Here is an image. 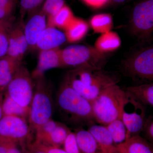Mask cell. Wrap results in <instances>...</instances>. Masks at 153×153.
<instances>
[{
    "label": "cell",
    "instance_id": "5",
    "mask_svg": "<svg viewBox=\"0 0 153 153\" xmlns=\"http://www.w3.org/2000/svg\"><path fill=\"white\" fill-rule=\"evenodd\" d=\"M61 57L64 67L86 68L102 70L106 63L104 53L95 47L73 44L61 49Z\"/></svg>",
    "mask_w": 153,
    "mask_h": 153
},
{
    "label": "cell",
    "instance_id": "10",
    "mask_svg": "<svg viewBox=\"0 0 153 153\" xmlns=\"http://www.w3.org/2000/svg\"><path fill=\"white\" fill-rule=\"evenodd\" d=\"M9 140L28 144L34 140V135L27 121L13 116H3L0 120V140Z\"/></svg>",
    "mask_w": 153,
    "mask_h": 153
},
{
    "label": "cell",
    "instance_id": "12",
    "mask_svg": "<svg viewBox=\"0 0 153 153\" xmlns=\"http://www.w3.org/2000/svg\"><path fill=\"white\" fill-rule=\"evenodd\" d=\"M64 68L61 49L60 48L39 51L38 62L36 68L31 73L33 79L44 75L46 71L52 68Z\"/></svg>",
    "mask_w": 153,
    "mask_h": 153
},
{
    "label": "cell",
    "instance_id": "18",
    "mask_svg": "<svg viewBox=\"0 0 153 153\" xmlns=\"http://www.w3.org/2000/svg\"><path fill=\"white\" fill-rule=\"evenodd\" d=\"M89 26L83 19L74 17L65 31L66 41L75 43L82 40L87 35Z\"/></svg>",
    "mask_w": 153,
    "mask_h": 153
},
{
    "label": "cell",
    "instance_id": "8",
    "mask_svg": "<svg viewBox=\"0 0 153 153\" xmlns=\"http://www.w3.org/2000/svg\"><path fill=\"white\" fill-rule=\"evenodd\" d=\"M125 91L126 97L122 109V117L127 131V140L141 132L146 119V109L142 103Z\"/></svg>",
    "mask_w": 153,
    "mask_h": 153
},
{
    "label": "cell",
    "instance_id": "1",
    "mask_svg": "<svg viewBox=\"0 0 153 153\" xmlns=\"http://www.w3.org/2000/svg\"><path fill=\"white\" fill-rule=\"evenodd\" d=\"M57 109L62 118L74 126L93 123L92 104L76 92L64 79L56 96Z\"/></svg>",
    "mask_w": 153,
    "mask_h": 153
},
{
    "label": "cell",
    "instance_id": "6",
    "mask_svg": "<svg viewBox=\"0 0 153 153\" xmlns=\"http://www.w3.org/2000/svg\"><path fill=\"white\" fill-rule=\"evenodd\" d=\"M123 73L134 79L153 80V48L150 46L135 52L124 60Z\"/></svg>",
    "mask_w": 153,
    "mask_h": 153
},
{
    "label": "cell",
    "instance_id": "9",
    "mask_svg": "<svg viewBox=\"0 0 153 153\" xmlns=\"http://www.w3.org/2000/svg\"><path fill=\"white\" fill-rule=\"evenodd\" d=\"M130 26L133 35L140 40L150 37L153 31V0H144L135 6Z\"/></svg>",
    "mask_w": 153,
    "mask_h": 153
},
{
    "label": "cell",
    "instance_id": "11",
    "mask_svg": "<svg viewBox=\"0 0 153 153\" xmlns=\"http://www.w3.org/2000/svg\"><path fill=\"white\" fill-rule=\"evenodd\" d=\"M22 22L13 24L10 30L7 54L9 57L20 61H22L25 53L29 49Z\"/></svg>",
    "mask_w": 153,
    "mask_h": 153
},
{
    "label": "cell",
    "instance_id": "35",
    "mask_svg": "<svg viewBox=\"0 0 153 153\" xmlns=\"http://www.w3.org/2000/svg\"><path fill=\"white\" fill-rule=\"evenodd\" d=\"M87 5L94 8H99L102 7L109 1V0H82Z\"/></svg>",
    "mask_w": 153,
    "mask_h": 153
},
{
    "label": "cell",
    "instance_id": "15",
    "mask_svg": "<svg viewBox=\"0 0 153 153\" xmlns=\"http://www.w3.org/2000/svg\"><path fill=\"white\" fill-rule=\"evenodd\" d=\"M88 131L94 137L105 152L117 153V146L115 143L106 126L91 124Z\"/></svg>",
    "mask_w": 153,
    "mask_h": 153
},
{
    "label": "cell",
    "instance_id": "39",
    "mask_svg": "<svg viewBox=\"0 0 153 153\" xmlns=\"http://www.w3.org/2000/svg\"><path fill=\"white\" fill-rule=\"evenodd\" d=\"M3 114L2 109V103L0 102V120L3 117Z\"/></svg>",
    "mask_w": 153,
    "mask_h": 153
},
{
    "label": "cell",
    "instance_id": "32",
    "mask_svg": "<svg viewBox=\"0 0 153 153\" xmlns=\"http://www.w3.org/2000/svg\"><path fill=\"white\" fill-rule=\"evenodd\" d=\"M62 148L67 153H81L77 145L75 133L71 131L66 137Z\"/></svg>",
    "mask_w": 153,
    "mask_h": 153
},
{
    "label": "cell",
    "instance_id": "36",
    "mask_svg": "<svg viewBox=\"0 0 153 153\" xmlns=\"http://www.w3.org/2000/svg\"><path fill=\"white\" fill-rule=\"evenodd\" d=\"M28 149H29V150H28V153H45L44 152H41V151L31 149V148H29V147H28Z\"/></svg>",
    "mask_w": 153,
    "mask_h": 153
},
{
    "label": "cell",
    "instance_id": "23",
    "mask_svg": "<svg viewBox=\"0 0 153 153\" xmlns=\"http://www.w3.org/2000/svg\"><path fill=\"white\" fill-rule=\"evenodd\" d=\"M74 17L71 9L65 4L52 18L47 19V27L65 30Z\"/></svg>",
    "mask_w": 153,
    "mask_h": 153
},
{
    "label": "cell",
    "instance_id": "28",
    "mask_svg": "<svg viewBox=\"0 0 153 153\" xmlns=\"http://www.w3.org/2000/svg\"><path fill=\"white\" fill-rule=\"evenodd\" d=\"M28 144L9 140H0V153H28Z\"/></svg>",
    "mask_w": 153,
    "mask_h": 153
},
{
    "label": "cell",
    "instance_id": "4",
    "mask_svg": "<svg viewBox=\"0 0 153 153\" xmlns=\"http://www.w3.org/2000/svg\"><path fill=\"white\" fill-rule=\"evenodd\" d=\"M126 92L117 84L107 87L91 102L94 120L106 126L122 113Z\"/></svg>",
    "mask_w": 153,
    "mask_h": 153
},
{
    "label": "cell",
    "instance_id": "37",
    "mask_svg": "<svg viewBox=\"0 0 153 153\" xmlns=\"http://www.w3.org/2000/svg\"><path fill=\"white\" fill-rule=\"evenodd\" d=\"M118 149V151L117 153H127L124 150V149L120 145L117 146Z\"/></svg>",
    "mask_w": 153,
    "mask_h": 153
},
{
    "label": "cell",
    "instance_id": "17",
    "mask_svg": "<svg viewBox=\"0 0 153 153\" xmlns=\"http://www.w3.org/2000/svg\"><path fill=\"white\" fill-rule=\"evenodd\" d=\"M74 133L81 153H105L88 130L79 127Z\"/></svg>",
    "mask_w": 153,
    "mask_h": 153
},
{
    "label": "cell",
    "instance_id": "31",
    "mask_svg": "<svg viewBox=\"0 0 153 153\" xmlns=\"http://www.w3.org/2000/svg\"><path fill=\"white\" fill-rule=\"evenodd\" d=\"M17 0H0V21L13 17Z\"/></svg>",
    "mask_w": 153,
    "mask_h": 153
},
{
    "label": "cell",
    "instance_id": "21",
    "mask_svg": "<svg viewBox=\"0 0 153 153\" xmlns=\"http://www.w3.org/2000/svg\"><path fill=\"white\" fill-rule=\"evenodd\" d=\"M125 91L130 94L145 106L153 107V83H144L129 86L126 88Z\"/></svg>",
    "mask_w": 153,
    "mask_h": 153
},
{
    "label": "cell",
    "instance_id": "29",
    "mask_svg": "<svg viewBox=\"0 0 153 153\" xmlns=\"http://www.w3.org/2000/svg\"><path fill=\"white\" fill-rule=\"evenodd\" d=\"M45 0H20V14L22 19L27 14L30 15L41 10Z\"/></svg>",
    "mask_w": 153,
    "mask_h": 153
},
{
    "label": "cell",
    "instance_id": "7",
    "mask_svg": "<svg viewBox=\"0 0 153 153\" xmlns=\"http://www.w3.org/2000/svg\"><path fill=\"white\" fill-rule=\"evenodd\" d=\"M6 95L19 105L29 108L34 91V80L31 73L22 64L6 88Z\"/></svg>",
    "mask_w": 153,
    "mask_h": 153
},
{
    "label": "cell",
    "instance_id": "13",
    "mask_svg": "<svg viewBox=\"0 0 153 153\" xmlns=\"http://www.w3.org/2000/svg\"><path fill=\"white\" fill-rule=\"evenodd\" d=\"M47 27V17L41 10L30 15L29 20L24 25V33L29 49H36L38 38Z\"/></svg>",
    "mask_w": 153,
    "mask_h": 153
},
{
    "label": "cell",
    "instance_id": "24",
    "mask_svg": "<svg viewBox=\"0 0 153 153\" xmlns=\"http://www.w3.org/2000/svg\"><path fill=\"white\" fill-rule=\"evenodd\" d=\"M2 109L3 116L18 117L28 121L29 108L19 105L6 94L2 102Z\"/></svg>",
    "mask_w": 153,
    "mask_h": 153
},
{
    "label": "cell",
    "instance_id": "3",
    "mask_svg": "<svg viewBox=\"0 0 153 153\" xmlns=\"http://www.w3.org/2000/svg\"><path fill=\"white\" fill-rule=\"evenodd\" d=\"M34 80V94L29 107L28 120L33 135L37 129L52 119L54 109L52 88L45 76Z\"/></svg>",
    "mask_w": 153,
    "mask_h": 153
},
{
    "label": "cell",
    "instance_id": "25",
    "mask_svg": "<svg viewBox=\"0 0 153 153\" xmlns=\"http://www.w3.org/2000/svg\"><path fill=\"white\" fill-rule=\"evenodd\" d=\"M113 20L109 14H97L91 17L90 25L94 33L103 34L111 31L113 27Z\"/></svg>",
    "mask_w": 153,
    "mask_h": 153
},
{
    "label": "cell",
    "instance_id": "33",
    "mask_svg": "<svg viewBox=\"0 0 153 153\" xmlns=\"http://www.w3.org/2000/svg\"><path fill=\"white\" fill-rule=\"evenodd\" d=\"M28 147L45 153H67L62 148L43 144L34 142H32L28 145Z\"/></svg>",
    "mask_w": 153,
    "mask_h": 153
},
{
    "label": "cell",
    "instance_id": "26",
    "mask_svg": "<svg viewBox=\"0 0 153 153\" xmlns=\"http://www.w3.org/2000/svg\"><path fill=\"white\" fill-rule=\"evenodd\" d=\"M105 126L117 146L125 142L127 131L123 120L122 113L118 117Z\"/></svg>",
    "mask_w": 153,
    "mask_h": 153
},
{
    "label": "cell",
    "instance_id": "16",
    "mask_svg": "<svg viewBox=\"0 0 153 153\" xmlns=\"http://www.w3.org/2000/svg\"><path fill=\"white\" fill-rule=\"evenodd\" d=\"M22 65V61L15 60L7 55L0 59V93L5 90Z\"/></svg>",
    "mask_w": 153,
    "mask_h": 153
},
{
    "label": "cell",
    "instance_id": "14",
    "mask_svg": "<svg viewBox=\"0 0 153 153\" xmlns=\"http://www.w3.org/2000/svg\"><path fill=\"white\" fill-rule=\"evenodd\" d=\"M66 41L64 33L54 27H47L38 38L36 49L39 51L56 49Z\"/></svg>",
    "mask_w": 153,
    "mask_h": 153
},
{
    "label": "cell",
    "instance_id": "34",
    "mask_svg": "<svg viewBox=\"0 0 153 153\" xmlns=\"http://www.w3.org/2000/svg\"><path fill=\"white\" fill-rule=\"evenodd\" d=\"M143 132L145 136L150 141L153 140V117L150 115L146 118L142 132Z\"/></svg>",
    "mask_w": 153,
    "mask_h": 153
},
{
    "label": "cell",
    "instance_id": "27",
    "mask_svg": "<svg viewBox=\"0 0 153 153\" xmlns=\"http://www.w3.org/2000/svg\"><path fill=\"white\" fill-rule=\"evenodd\" d=\"M13 17L0 21V59L7 55L8 47L9 33L13 25Z\"/></svg>",
    "mask_w": 153,
    "mask_h": 153
},
{
    "label": "cell",
    "instance_id": "2",
    "mask_svg": "<svg viewBox=\"0 0 153 153\" xmlns=\"http://www.w3.org/2000/svg\"><path fill=\"white\" fill-rule=\"evenodd\" d=\"M64 79L76 92L91 102L105 88L118 82L115 77L102 70L86 68H74Z\"/></svg>",
    "mask_w": 153,
    "mask_h": 153
},
{
    "label": "cell",
    "instance_id": "38",
    "mask_svg": "<svg viewBox=\"0 0 153 153\" xmlns=\"http://www.w3.org/2000/svg\"><path fill=\"white\" fill-rule=\"evenodd\" d=\"M109 1H111L115 3H122L126 1L127 0H109Z\"/></svg>",
    "mask_w": 153,
    "mask_h": 153
},
{
    "label": "cell",
    "instance_id": "20",
    "mask_svg": "<svg viewBox=\"0 0 153 153\" xmlns=\"http://www.w3.org/2000/svg\"><path fill=\"white\" fill-rule=\"evenodd\" d=\"M70 130L64 124L58 122L51 133L38 140L33 142L43 144L62 148L63 143Z\"/></svg>",
    "mask_w": 153,
    "mask_h": 153
},
{
    "label": "cell",
    "instance_id": "22",
    "mask_svg": "<svg viewBox=\"0 0 153 153\" xmlns=\"http://www.w3.org/2000/svg\"><path fill=\"white\" fill-rule=\"evenodd\" d=\"M120 145L127 153H153L150 144L139 135L130 137Z\"/></svg>",
    "mask_w": 153,
    "mask_h": 153
},
{
    "label": "cell",
    "instance_id": "19",
    "mask_svg": "<svg viewBox=\"0 0 153 153\" xmlns=\"http://www.w3.org/2000/svg\"><path fill=\"white\" fill-rule=\"evenodd\" d=\"M121 45V40L116 32L110 31L101 34L97 39L94 47L100 52L105 54L117 50Z\"/></svg>",
    "mask_w": 153,
    "mask_h": 153
},
{
    "label": "cell",
    "instance_id": "30",
    "mask_svg": "<svg viewBox=\"0 0 153 153\" xmlns=\"http://www.w3.org/2000/svg\"><path fill=\"white\" fill-rule=\"evenodd\" d=\"M65 4V0H45L41 10L48 19L52 18Z\"/></svg>",
    "mask_w": 153,
    "mask_h": 153
}]
</instances>
